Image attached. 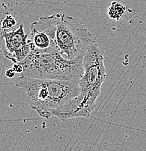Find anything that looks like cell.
I'll use <instances>...</instances> for the list:
<instances>
[{"label":"cell","mask_w":146,"mask_h":151,"mask_svg":"<svg viewBox=\"0 0 146 151\" xmlns=\"http://www.w3.org/2000/svg\"><path fill=\"white\" fill-rule=\"evenodd\" d=\"M15 84L25 91L30 107L41 117H55L62 121L75 118L78 107L76 97L80 94L77 81L19 76Z\"/></svg>","instance_id":"6da1fadb"},{"label":"cell","mask_w":146,"mask_h":151,"mask_svg":"<svg viewBox=\"0 0 146 151\" xmlns=\"http://www.w3.org/2000/svg\"><path fill=\"white\" fill-rule=\"evenodd\" d=\"M84 55L76 60H68L63 58L56 49L47 51L31 50L26 59L19 63L24 69L20 76L78 82L84 74Z\"/></svg>","instance_id":"7a4b0ae2"},{"label":"cell","mask_w":146,"mask_h":151,"mask_svg":"<svg viewBox=\"0 0 146 151\" xmlns=\"http://www.w3.org/2000/svg\"><path fill=\"white\" fill-rule=\"evenodd\" d=\"M104 56L95 42L84 55V74L78 81L80 94L76 97L78 107L75 118L88 117L96 106V100L106 78Z\"/></svg>","instance_id":"3957f363"},{"label":"cell","mask_w":146,"mask_h":151,"mask_svg":"<svg viewBox=\"0 0 146 151\" xmlns=\"http://www.w3.org/2000/svg\"><path fill=\"white\" fill-rule=\"evenodd\" d=\"M55 15L54 42L56 50L68 60L85 54L95 41L87 26L78 18L63 13Z\"/></svg>","instance_id":"277c9868"},{"label":"cell","mask_w":146,"mask_h":151,"mask_svg":"<svg viewBox=\"0 0 146 151\" xmlns=\"http://www.w3.org/2000/svg\"><path fill=\"white\" fill-rule=\"evenodd\" d=\"M1 37L5 42L3 55L13 63L22 62L31 52L29 35L25 31L23 24H20L18 28L11 31L2 30Z\"/></svg>","instance_id":"5b68a950"},{"label":"cell","mask_w":146,"mask_h":151,"mask_svg":"<svg viewBox=\"0 0 146 151\" xmlns=\"http://www.w3.org/2000/svg\"><path fill=\"white\" fill-rule=\"evenodd\" d=\"M126 6L117 1H112L108 7V14L111 19L119 21L126 12Z\"/></svg>","instance_id":"8992f818"},{"label":"cell","mask_w":146,"mask_h":151,"mask_svg":"<svg viewBox=\"0 0 146 151\" xmlns=\"http://www.w3.org/2000/svg\"><path fill=\"white\" fill-rule=\"evenodd\" d=\"M16 20L12 15H7L5 18L1 20V28L2 30L7 31V29H10V28H13L16 25Z\"/></svg>","instance_id":"52a82bcc"},{"label":"cell","mask_w":146,"mask_h":151,"mask_svg":"<svg viewBox=\"0 0 146 151\" xmlns=\"http://www.w3.org/2000/svg\"><path fill=\"white\" fill-rule=\"evenodd\" d=\"M12 69L14 70V71L16 73H18V74H21L23 72V66L21 65V64H20L19 63H13V65H12Z\"/></svg>","instance_id":"ba28073f"},{"label":"cell","mask_w":146,"mask_h":151,"mask_svg":"<svg viewBox=\"0 0 146 151\" xmlns=\"http://www.w3.org/2000/svg\"><path fill=\"white\" fill-rule=\"evenodd\" d=\"M15 74H16V73L14 71V70L12 68L7 69V70H6V72H5L6 77H7L8 78H14V77L15 76Z\"/></svg>","instance_id":"9c48e42d"},{"label":"cell","mask_w":146,"mask_h":151,"mask_svg":"<svg viewBox=\"0 0 146 151\" xmlns=\"http://www.w3.org/2000/svg\"><path fill=\"white\" fill-rule=\"evenodd\" d=\"M0 35H1V33H0Z\"/></svg>","instance_id":"30bf717a"}]
</instances>
